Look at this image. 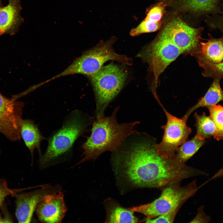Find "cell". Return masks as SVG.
Here are the masks:
<instances>
[{
  "label": "cell",
  "instance_id": "obj_29",
  "mask_svg": "<svg viewBox=\"0 0 223 223\" xmlns=\"http://www.w3.org/2000/svg\"><path fill=\"white\" fill-rule=\"evenodd\" d=\"M222 177H223V168H221L208 181L217 178Z\"/></svg>",
  "mask_w": 223,
  "mask_h": 223
},
{
  "label": "cell",
  "instance_id": "obj_24",
  "mask_svg": "<svg viewBox=\"0 0 223 223\" xmlns=\"http://www.w3.org/2000/svg\"><path fill=\"white\" fill-rule=\"evenodd\" d=\"M28 188L11 189L8 187L5 179H0V207L2 206L3 201L7 196L11 195L13 197L15 194Z\"/></svg>",
  "mask_w": 223,
  "mask_h": 223
},
{
  "label": "cell",
  "instance_id": "obj_13",
  "mask_svg": "<svg viewBox=\"0 0 223 223\" xmlns=\"http://www.w3.org/2000/svg\"><path fill=\"white\" fill-rule=\"evenodd\" d=\"M193 56L200 66L208 63H218L223 60V37L212 39L201 42L199 48Z\"/></svg>",
  "mask_w": 223,
  "mask_h": 223
},
{
  "label": "cell",
  "instance_id": "obj_5",
  "mask_svg": "<svg viewBox=\"0 0 223 223\" xmlns=\"http://www.w3.org/2000/svg\"><path fill=\"white\" fill-rule=\"evenodd\" d=\"M127 75L123 68L111 63L90 77L95 95L96 117L104 116L109 104L123 87Z\"/></svg>",
  "mask_w": 223,
  "mask_h": 223
},
{
  "label": "cell",
  "instance_id": "obj_11",
  "mask_svg": "<svg viewBox=\"0 0 223 223\" xmlns=\"http://www.w3.org/2000/svg\"><path fill=\"white\" fill-rule=\"evenodd\" d=\"M59 188L47 185L31 192L15 194V215L19 223H29L36 207L40 200L46 195L59 192Z\"/></svg>",
  "mask_w": 223,
  "mask_h": 223
},
{
  "label": "cell",
  "instance_id": "obj_3",
  "mask_svg": "<svg viewBox=\"0 0 223 223\" xmlns=\"http://www.w3.org/2000/svg\"><path fill=\"white\" fill-rule=\"evenodd\" d=\"M90 117L78 110L71 112L61 128L49 138L46 150L40 157V164L45 167L51 161L70 152L77 139L86 130Z\"/></svg>",
  "mask_w": 223,
  "mask_h": 223
},
{
  "label": "cell",
  "instance_id": "obj_21",
  "mask_svg": "<svg viewBox=\"0 0 223 223\" xmlns=\"http://www.w3.org/2000/svg\"><path fill=\"white\" fill-rule=\"evenodd\" d=\"M207 108L216 127L214 138L217 141L223 140V106L214 105Z\"/></svg>",
  "mask_w": 223,
  "mask_h": 223
},
{
  "label": "cell",
  "instance_id": "obj_7",
  "mask_svg": "<svg viewBox=\"0 0 223 223\" xmlns=\"http://www.w3.org/2000/svg\"><path fill=\"white\" fill-rule=\"evenodd\" d=\"M179 183L164 188L160 196L153 201L129 208L134 212L143 214L146 218H153L181 206L202 186L197 187L195 181L185 186H181Z\"/></svg>",
  "mask_w": 223,
  "mask_h": 223
},
{
  "label": "cell",
  "instance_id": "obj_16",
  "mask_svg": "<svg viewBox=\"0 0 223 223\" xmlns=\"http://www.w3.org/2000/svg\"><path fill=\"white\" fill-rule=\"evenodd\" d=\"M20 136L30 151L32 157L35 149L41 154L40 144L45 138L41 134L37 125L32 120L26 119L21 121L20 126Z\"/></svg>",
  "mask_w": 223,
  "mask_h": 223
},
{
  "label": "cell",
  "instance_id": "obj_32",
  "mask_svg": "<svg viewBox=\"0 0 223 223\" xmlns=\"http://www.w3.org/2000/svg\"><path fill=\"white\" fill-rule=\"evenodd\" d=\"M167 0L168 1L171 2L172 1H173V0Z\"/></svg>",
  "mask_w": 223,
  "mask_h": 223
},
{
  "label": "cell",
  "instance_id": "obj_6",
  "mask_svg": "<svg viewBox=\"0 0 223 223\" xmlns=\"http://www.w3.org/2000/svg\"><path fill=\"white\" fill-rule=\"evenodd\" d=\"M181 51L167 37L160 33L150 44L144 47L138 55L148 65L153 75L151 87L155 98L158 97L156 89L160 75L180 55Z\"/></svg>",
  "mask_w": 223,
  "mask_h": 223
},
{
  "label": "cell",
  "instance_id": "obj_27",
  "mask_svg": "<svg viewBox=\"0 0 223 223\" xmlns=\"http://www.w3.org/2000/svg\"><path fill=\"white\" fill-rule=\"evenodd\" d=\"M210 221V218L206 215L203 211V208H199L195 217L190 222H208Z\"/></svg>",
  "mask_w": 223,
  "mask_h": 223
},
{
  "label": "cell",
  "instance_id": "obj_19",
  "mask_svg": "<svg viewBox=\"0 0 223 223\" xmlns=\"http://www.w3.org/2000/svg\"><path fill=\"white\" fill-rule=\"evenodd\" d=\"M194 117L196 129L195 136L205 140L214 136L216 131V127L210 116H207L204 112L201 115L195 112Z\"/></svg>",
  "mask_w": 223,
  "mask_h": 223
},
{
  "label": "cell",
  "instance_id": "obj_1",
  "mask_svg": "<svg viewBox=\"0 0 223 223\" xmlns=\"http://www.w3.org/2000/svg\"><path fill=\"white\" fill-rule=\"evenodd\" d=\"M154 137L135 130L115 151L111 162L119 183L129 189H163L206 173L173 159L160 155Z\"/></svg>",
  "mask_w": 223,
  "mask_h": 223
},
{
  "label": "cell",
  "instance_id": "obj_12",
  "mask_svg": "<svg viewBox=\"0 0 223 223\" xmlns=\"http://www.w3.org/2000/svg\"><path fill=\"white\" fill-rule=\"evenodd\" d=\"M35 210L42 222H61L67 211L63 194L59 192L46 195L38 203Z\"/></svg>",
  "mask_w": 223,
  "mask_h": 223
},
{
  "label": "cell",
  "instance_id": "obj_14",
  "mask_svg": "<svg viewBox=\"0 0 223 223\" xmlns=\"http://www.w3.org/2000/svg\"><path fill=\"white\" fill-rule=\"evenodd\" d=\"M20 3L9 2L7 6L0 7V35L13 34L22 22L20 12Z\"/></svg>",
  "mask_w": 223,
  "mask_h": 223
},
{
  "label": "cell",
  "instance_id": "obj_8",
  "mask_svg": "<svg viewBox=\"0 0 223 223\" xmlns=\"http://www.w3.org/2000/svg\"><path fill=\"white\" fill-rule=\"evenodd\" d=\"M159 104L165 113L167 122L161 127L164 133L161 141L156 145V150L163 157L173 159L178 148L187 141L191 129L187 125V120L173 116L165 109L161 102Z\"/></svg>",
  "mask_w": 223,
  "mask_h": 223
},
{
  "label": "cell",
  "instance_id": "obj_23",
  "mask_svg": "<svg viewBox=\"0 0 223 223\" xmlns=\"http://www.w3.org/2000/svg\"><path fill=\"white\" fill-rule=\"evenodd\" d=\"M181 206H179L173 210L160 215L153 218H146L144 220L146 223H173L176 215Z\"/></svg>",
  "mask_w": 223,
  "mask_h": 223
},
{
  "label": "cell",
  "instance_id": "obj_26",
  "mask_svg": "<svg viewBox=\"0 0 223 223\" xmlns=\"http://www.w3.org/2000/svg\"><path fill=\"white\" fill-rule=\"evenodd\" d=\"M164 11V7L162 5H157L149 11L146 18L156 22H160Z\"/></svg>",
  "mask_w": 223,
  "mask_h": 223
},
{
  "label": "cell",
  "instance_id": "obj_18",
  "mask_svg": "<svg viewBox=\"0 0 223 223\" xmlns=\"http://www.w3.org/2000/svg\"><path fill=\"white\" fill-rule=\"evenodd\" d=\"M205 142V140L195 136L192 139L186 141L178 148L173 159L179 163L185 164Z\"/></svg>",
  "mask_w": 223,
  "mask_h": 223
},
{
  "label": "cell",
  "instance_id": "obj_33",
  "mask_svg": "<svg viewBox=\"0 0 223 223\" xmlns=\"http://www.w3.org/2000/svg\"></svg>",
  "mask_w": 223,
  "mask_h": 223
},
{
  "label": "cell",
  "instance_id": "obj_15",
  "mask_svg": "<svg viewBox=\"0 0 223 223\" xmlns=\"http://www.w3.org/2000/svg\"><path fill=\"white\" fill-rule=\"evenodd\" d=\"M104 205L106 211V223H138V219L134 215L133 211L129 208L121 206L112 198L105 200Z\"/></svg>",
  "mask_w": 223,
  "mask_h": 223
},
{
  "label": "cell",
  "instance_id": "obj_2",
  "mask_svg": "<svg viewBox=\"0 0 223 223\" xmlns=\"http://www.w3.org/2000/svg\"><path fill=\"white\" fill-rule=\"evenodd\" d=\"M119 108H115L111 116L96 117L93 121L91 134L82 146L83 157L77 165L94 160L106 151H115L135 131L134 127L139 121L117 122L116 116Z\"/></svg>",
  "mask_w": 223,
  "mask_h": 223
},
{
  "label": "cell",
  "instance_id": "obj_22",
  "mask_svg": "<svg viewBox=\"0 0 223 223\" xmlns=\"http://www.w3.org/2000/svg\"><path fill=\"white\" fill-rule=\"evenodd\" d=\"M161 22H156L145 18L136 28L132 29L130 34L135 36L143 33L155 32L160 28Z\"/></svg>",
  "mask_w": 223,
  "mask_h": 223
},
{
  "label": "cell",
  "instance_id": "obj_28",
  "mask_svg": "<svg viewBox=\"0 0 223 223\" xmlns=\"http://www.w3.org/2000/svg\"><path fill=\"white\" fill-rule=\"evenodd\" d=\"M12 220L7 212L5 210L0 211V222H12Z\"/></svg>",
  "mask_w": 223,
  "mask_h": 223
},
{
  "label": "cell",
  "instance_id": "obj_4",
  "mask_svg": "<svg viewBox=\"0 0 223 223\" xmlns=\"http://www.w3.org/2000/svg\"><path fill=\"white\" fill-rule=\"evenodd\" d=\"M116 38L112 37L106 41H101L95 46L85 52L75 59L62 72L50 79V81L58 78L76 74L92 76L103 67L108 61H117L124 64L131 66V59L126 56L116 53L112 48Z\"/></svg>",
  "mask_w": 223,
  "mask_h": 223
},
{
  "label": "cell",
  "instance_id": "obj_31",
  "mask_svg": "<svg viewBox=\"0 0 223 223\" xmlns=\"http://www.w3.org/2000/svg\"><path fill=\"white\" fill-rule=\"evenodd\" d=\"M2 3L1 0H0V7H1Z\"/></svg>",
  "mask_w": 223,
  "mask_h": 223
},
{
  "label": "cell",
  "instance_id": "obj_10",
  "mask_svg": "<svg viewBox=\"0 0 223 223\" xmlns=\"http://www.w3.org/2000/svg\"><path fill=\"white\" fill-rule=\"evenodd\" d=\"M17 97L9 98L0 94V133L12 141L21 138L23 104L16 101Z\"/></svg>",
  "mask_w": 223,
  "mask_h": 223
},
{
  "label": "cell",
  "instance_id": "obj_25",
  "mask_svg": "<svg viewBox=\"0 0 223 223\" xmlns=\"http://www.w3.org/2000/svg\"><path fill=\"white\" fill-rule=\"evenodd\" d=\"M204 69L203 75L209 76L211 74L223 76V62L218 63H206L201 66Z\"/></svg>",
  "mask_w": 223,
  "mask_h": 223
},
{
  "label": "cell",
  "instance_id": "obj_30",
  "mask_svg": "<svg viewBox=\"0 0 223 223\" xmlns=\"http://www.w3.org/2000/svg\"><path fill=\"white\" fill-rule=\"evenodd\" d=\"M9 2L16 3H20V0H9Z\"/></svg>",
  "mask_w": 223,
  "mask_h": 223
},
{
  "label": "cell",
  "instance_id": "obj_9",
  "mask_svg": "<svg viewBox=\"0 0 223 223\" xmlns=\"http://www.w3.org/2000/svg\"><path fill=\"white\" fill-rule=\"evenodd\" d=\"M182 54L193 55L199 47V30L190 27L179 18L168 23L161 33Z\"/></svg>",
  "mask_w": 223,
  "mask_h": 223
},
{
  "label": "cell",
  "instance_id": "obj_17",
  "mask_svg": "<svg viewBox=\"0 0 223 223\" xmlns=\"http://www.w3.org/2000/svg\"><path fill=\"white\" fill-rule=\"evenodd\" d=\"M220 80L218 78L214 80L205 95L196 104L190 108L182 118L187 120L190 115L197 108L216 105L223 101V91L220 86Z\"/></svg>",
  "mask_w": 223,
  "mask_h": 223
},
{
  "label": "cell",
  "instance_id": "obj_20",
  "mask_svg": "<svg viewBox=\"0 0 223 223\" xmlns=\"http://www.w3.org/2000/svg\"><path fill=\"white\" fill-rule=\"evenodd\" d=\"M220 0H182L181 8L195 13H206L213 11Z\"/></svg>",
  "mask_w": 223,
  "mask_h": 223
}]
</instances>
